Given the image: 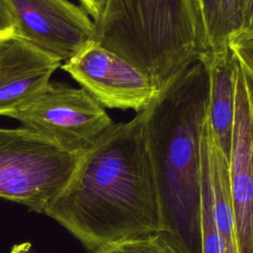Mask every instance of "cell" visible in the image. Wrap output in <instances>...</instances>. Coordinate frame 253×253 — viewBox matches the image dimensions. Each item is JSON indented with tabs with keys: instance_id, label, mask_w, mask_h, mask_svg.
I'll use <instances>...</instances> for the list:
<instances>
[{
	"instance_id": "6da1fadb",
	"label": "cell",
	"mask_w": 253,
	"mask_h": 253,
	"mask_svg": "<svg viewBox=\"0 0 253 253\" xmlns=\"http://www.w3.org/2000/svg\"><path fill=\"white\" fill-rule=\"evenodd\" d=\"M44 213L89 253L162 233L142 111L130 121L113 123L98 136Z\"/></svg>"
},
{
	"instance_id": "7a4b0ae2",
	"label": "cell",
	"mask_w": 253,
	"mask_h": 253,
	"mask_svg": "<svg viewBox=\"0 0 253 253\" xmlns=\"http://www.w3.org/2000/svg\"><path fill=\"white\" fill-rule=\"evenodd\" d=\"M208 105V71L198 61L161 89L142 111L162 234L181 253H202L201 140Z\"/></svg>"
},
{
	"instance_id": "3957f363",
	"label": "cell",
	"mask_w": 253,
	"mask_h": 253,
	"mask_svg": "<svg viewBox=\"0 0 253 253\" xmlns=\"http://www.w3.org/2000/svg\"><path fill=\"white\" fill-rule=\"evenodd\" d=\"M78 158L24 126L0 127V198L44 213L68 183Z\"/></svg>"
},
{
	"instance_id": "277c9868",
	"label": "cell",
	"mask_w": 253,
	"mask_h": 253,
	"mask_svg": "<svg viewBox=\"0 0 253 253\" xmlns=\"http://www.w3.org/2000/svg\"><path fill=\"white\" fill-rule=\"evenodd\" d=\"M6 116L78 156L113 124L84 88L49 82Z\"/></svg>"
},
{
	"instance_id": "5b68a950",
	"label": "cell",
	"mask_w": 253,
	"mask_h": 253,
	"mask_svg": "<svg viewBox=\"0 0 253 253\" xmlns=\"http://www.w3.org/2000/svg\"><path fill=\"white\" fill-rule=\"evenodd\" d=\"M14 35L58 60L67 62L95 41L88 13L67 0H7Z\"/></svg>"
},
{
	"instance_id": "8992f818",
	"label": "cell",
	"mask_w": 253,
	"mask_h": 253,
	"mask_svg": "<svg viewBox=\"0 0 253 253\" xmlns=\"http://www.w3.org/2000/svg\"><path fill=\"white\" fill-rule=\"evenodd\" d=\"M62 69L102 106L110 109L139 113L159 93L143 71L95 41L63 63Z\"/></svg>"
},
{
	"instance_id": "52a82bcc",
	"label": "cell",
	"mask_w": 253,
	"mask_h": 253,
	"mask_svg": "<svg viewBox=\"0 0 253 253\" xmlns=\"http://www.w3.org/2000/svg\"><path fill=\"white\" fill-rule=\"evenodd\" d=\"M228 175L240 252L253 253V85L238 62Z\"/></svg>"
},
{
	"instance_id": "ba28073f",
	"label": "cell",
	"mask_w": 253,
	"mask_h": 253,
	"mask_svg": "<svg viewBox=\"0 0 253 253\" xmlns=\"http://www.w3.org/2000/svg\"><path fill=\"white\" fill-rule=\"evenodd\" d=\"M60 63L14 34L0 38V116L48 83Z\"/></svg>"
},
{
	"instance_id": "9c48e42d",
	"label": "cell",
	"mask_w": 253,
	"mask_h": 253,
	"mask_svg": "<svg viewBox=\"0 0 253 253\" xmlns=\"http://www.w3.org/2000/svg\"><path fill=\"white\" fill-rule=\"evenodd\" d=\"M201 170L209 186L220 253H241L230 194L228 159L215 141L208 118L201 140Z\"/></svg>"
},
{
	"instance_id": "30bf717a",
	"label": "cell",
	"mask_w": 253,
	"mask_h": 253,
	"mask_svg": "<svg viewBox=\"0 0 253 253\" xmlns=\"http://www.w3.org/2000/svg\"><path fill=\"white\" fill-rule=\"evenodd\" d=\"M208 71V119L214 136L228 159L235 114V72L237 60L228 47L205 53L201 60Z\"/></svg>"
},
{
	"instance_id": "8fae6325",
	"label": "cell",
	"mask_w": 253,
	"mask_h": 253,
	"mask_svg": "<svg viewBox=\"0 0 253 253\" xmlns=\"http://www.w3.org/2000/svg\"><path fill=\"white\" fill-rule=\"evenodd\" d=\"M206 39V53L224 50L242 30L243 0H197Z\"/></svg>"
},
{
	"instance_id": "7c38bea8",
	"label": "cell",
	"mask_w": 253,
	"mask_h": 253,
	"mask_svg": "<svg viewBox=\"0 0 253 253\" xmlns=\"http://www.w3.org/2000/svg\"><path fill=\"white\" fill-rule=\"evenodd\" d=\"M102 253H181L162 233L131 240L111 247Z\"/></svg>"
},
{
	"instance_id": "4fadbf2b",
	"label": "cell",
	"mask_w": 253,
	"mask_h": 253,
	"mask_svg": "<svg viewBox=\"0 0 253 253\" xmlns=\"http://www.w3.org/2000/svg\"><path fill=\"white\" fill-rule=\"evenodd\" d=\"M229 48L253 85V35L239 34L231 40Z\"/></svg>"
},
{
	"instance_id": "5bb4252c",
	"label": "cell",
	"mask_w": 253,
	"mask_h": 253,
	"mask_svg": "<svg viewBox=\"0 0 253 253\" xmlns=\"http://www.w3.org/2000/svg\"><path fill=\"white\" fill-rule=\"evenodd\" d=\"M14 33V21L7 0H0V37Z\"/></svg>"
},
{
	"instance_id": "9a60e30c",
	"label": "cell",
	"mask_w": 253,
	"mask_h": 253,
	"mask_svg": "<svg viewBox=\"0 0 253 253\" xmlns=\"http://www.w3.org/2000/svg\"><path fill=\"white\" fill-rule=\"evenodd\" d=\"M83 9L88 13L89 16L92 17L94 23L99 21L102 17L107 0H80Z\"/></svg>"
},
{
	"instance_id": "2e32d148",
	"label": "cell",
	"mask_w": 253,
	"mask_h": 253,
	"mask_svg": "<svg viewBox=\"0 0 253 253\" xmlns=\"http://www.w3.org/2000/svg\"><path fill=\"white\" fill-rule=\"evenodd\" d=\"M240 34L253 35V0H243L242 30Z\"/></svg>"
},
{
	"instance_id": "e0dca14e",
	"label": "cell",
	"mask_w": 253,
	"mask_h": 253,
	"mask_svg": "<svg viewBox=\"0 0 253 253\" xmlns=\"http://www.w3.org/2000/svg\"><path fill=\"white\" fill-rule=\"evenodd\" d=\"M10 253H35L30 243H22L15 245Z\"/></svg>"
},
{
	"instance_id": "ac0fdd59",
	"label": "cell",
	"mask_w": 253,
	"mask_h": 253,
	"mask_svg": "<svg viewBox=\"0 0 253 253\" xmlns=\"http://www.w3.org/2000/svg\"><path fill=\"white\" fill-rule=\"evenodd\" d=\"M0 38H2V37H0Z\"/></svg>"
}]
</instances>
